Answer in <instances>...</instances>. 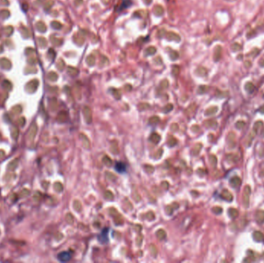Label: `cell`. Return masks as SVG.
Returning a JSON list of instances; mask_svg holds the SVG:
<instances>
[{"mask_svg": "<svg viewBox=\"0 0 264 263\" xmlns=\"http://www.w3.org/2000/svg\"><path fill=\"white\" fill-rule=\"evenodd\" d=\"M229 215L230 216L232 219L236 218L239 216V211L236 208H231L229 209Z\"/></svg>", "mask_w": 264, "mask_h": 263, "instance_id": "30bf717a", "label": "cell"}, {"mask_svg": "<svg viewBox=\"0 0 264 263\" xmlns=\"http://www.w3.org/2000/svg\"><path fill=\"white\" fill-rule=\"evenodd\" d=\"M262 126H263V121L258 120V121H256V122L255 123V124H254V126H253V130H256V132H257V130L260 129Z\"/></svg>", "mask_w": 264, "mask_h": 263, "instance_id": "d4e9b609", "label": "cell"}, {"mask_svg": "<svg viewBox=\"0 0 264 263\" xmlns=\"http://www.w3.org/2000/svg\"><path fill=\"white\" fill-rule=\"evenodd\" d=\"M107 228L104 229V231H103V232L101 233L100 236H99V238H101V240H100V241L102 242H103V239H104V242H106L107 241Z\"/></svg>", "mask_w": 264, "mask_h": 263, "instance_id": "cb8c5ba5", "label": "cell"}, {"mask_svg": "<svg viewBox=\"0 0 264 263\" xmlns=\"http://www.w3.org/2000/svg\"><path fill=\"white\" fill-rule=\"evenodd\" d=\"M228 138H229V142H234V141H235V138H236V135H235L234 133L231 132L230 134H229Z\"/></svg>", "mask_w": 264, "mask_h": 263, "instance_id": "836d02e7", "label": "cell"}, {"mask_svg": "<svg viewBox=\"0 0 264 263\" xmlns=\"http://www.w3.org/2000/svg\"><path fill=\"white\" fill-rule=\"evenodd\" d=\"M226 158L227 160H229V161L230 162H232V163H235L238 161L239 160V156L237 154H229L226 156Z\"/></svg>", "mask_w": 264, "mask_h": 263, "instance_id": "4fadbf2b", "label": "cell"}, {"mask_svg": "<svg viewBox=\"0 0 264 263\" xmlns=\"http://www.w3.org/2000/svg\"><path fill=\"white\" fill-rule=\"evenodd\" d=\"M253 238H254V240H255V241L259 242L264 241L263 233L260 231H256L255 232L253 233Z\"/></svg>", "mask_w": 264, "mask_h": 263, "instance_id": "ba28073f", "label": "cell"}, {"mask_svg": "<svg viewBox=\"0 0 264 263\" xmlns=\"http://www.w3.org/2000/svg\"><path fill=\"white\" fill-rule=\"evenodd\" d=\"M244 126H245V122L243 120H239L236 124V126L238 129H242Z\"/></svg>", "mask_w": 264, "mask_h": 263, "instance_id": "f546056e", "label": "cell"}, {"mask_svg": "<svg viewBox=\"0 0 264 263\" xmlns=\"http://www.w3.org/2000/svg\"><path fill=\"white\" fill-rule=\"evenodd\" d=\"M221 53H222V48L221 46H217L216 49V51H215V60H219L220 57H221Z\"/></svg>", "mask_w": 264, "mask_h": 263, "instance_id": "2e32d148", "label": "cell"}, {"mask_svg": "<svg viewBox=\"0 0 264 263\" xmlns=\"http://www.w3.org/2000/svg\"><path fill=\"white\" fill-rule=\"evenodd\" d=\"M103 163H104L105 165H107V166H110V164L112 163L111 160L109 157H107V156H104V158H103Z\"/></svg>", "mask_w": 264, "mask_h": 263, "instance_id": "484cf974", "label": "cell"}, {"mask_svg": "<svg viewBox=\"0 0 264 263\" xmlns=\"http://www.w3.org/2000/svg\"><path fill=\"white\" fill-rule=\"evenodd\" d=\"M142 236H141V235H139L138 237V238H137V244H138V245H139V246H141V243H142Z\"/></svg>", "mask_w": 264, "mask_h": 263, "instance_id": "8d00e7d4", "label": "cell"}, {"mask_svg": "<svg viewBox=\"0 0 264 263\" xmlns=\"http://www.w3.org/2000/svg\"><path fill=\"white\" fill-rule=\"evenodd\" d=\"M250 66H251V63H250V62H249V61H246V62H245V66L249 67Z\"/></svg>", "mask_w": 264, "mask_h": 263, "instance_id": "60d3db41", "label": "cell"}, {"mask_svg": "<svg viewBox=\"0 0 264 263\" xmlns=\"http://www.w3.org/2000/svg\"><path fill=\"white\" fill-rule=\"evenodd\" d=\"M241 49H242V46H241V44H239V42H234L231 46V50L233 52H237L239 50H240Z\"/></svg>", "mask_w": 264, "mask_h": 263, "instance_id": "ac0fdd59", "label": "cell"}, {"mask_svg": "<svg viewBox=\"0 0 264 263\" xmlns=\"http://www.w3.org/2000/svg\"><path fill=\"white\" fill-rule=\"evenodd\" d=\"M110 150L111 152L113 154H117V152H118V147H117V141H114L113 143H112L111 144V147H110Z\"/></svg>", "mask_w": 264, "mask_h": 263, "instance_id": "d6986e66", "label": "cell"}, {"mask_svg": "<svg viewBox=\"0 0 264 263\" xmlns=\"http://www.w3.org/2000/svg\"><path fill=\"white\" fill-rule=\"evenodd\" d=\"M162 187H163L165 189H168V188L169 187V184H168L167 181L162 182Z\"/></svg>", "mask_w": 264, "mask_h": 263, "instance_id": "ab89813d", "label": "cell"}, {"mask_svg": "<svg viewBox=\"0 0 264 263\" xmlns=\"http://www.w3.org/2000/svg\"><path fill=\"white\" fill-rule=\"evenodd\" d=\"M149 121H150L151 124L154 125V124H157L159 122V118L158 117V116H152V117L150 118Z\"/></svg>", "mask_w": 264, "mask_h": 263, "instance_id": "4316f807", "label": "cell"}, {"mask_svg": "<svg viewBox=\"0 0 264 263\" xmlns=\"http://www.w3.org/2000/svg\"><path fill=\"white\" fill-rule=\"evenodd\" d=\"M251 194V188L249 185H247L244 188L243 191V205L245 208H249V195Z\"/></svg>", "mask_w": 264, "mask_h": 263, "instance_id": "6da1fadb", "label": "cell"}, {"mask_svg": "<svg viewBox=\"0 0 264 263\" xmlns=\"http://www.w3.org/2000/svg\"><path fill=\"white\" fill-rule=\"evenodd\" d=\"M262 134H263V137H264V129H263V132H262Z\"/></svg>", "mask_w": 264, "mask_h": 263, "instance_id": "f6af8a7d", "label": "cell"}, {"mask_svg": "<svg viewBox=\"0 0 264 263\" xmlns=\"http://www.w3.org/2000/svg\"><path fill=\"white\" fill-rule=\"evenodd\" d=\"M212 211L215 214H216V215H219V214H221L222 212V208L220 207H214L212 208Z\"/></svg>", "mask_w": 264, "mask_h": 263, "instance_id": "4dcf8cb0", "label": "cell"}, {"mask_svg": "<svg viewBox=\"0 0 264 263\" xmlns=\"http://www.w3.org/2000/svg\"><path fill=\"white\" fill-rule=\"evenodd\" d=\"M202 149V144H196V146H195V148H194V150H193V153H194V154H195V155H196V154H198V153H199V151H200V150H201Z\"/></svg>", "mask_w": 264, "mask_h": 263, "instance_id": "f1b7e54d", "label": "cell"}, {"mask_svg": "<svg viewBox=\"0 0 264 263\" xmlns=\"http://www.w3.org/2000/svg\"><path fill=\"white\" fill-rule=\"evenodd\" d=\"M260 65H261L262 66H264V60H263L260 62Z\"/></svg>", "mask_w": 264, "mask_h": 263, "instance_id": "ee69618b", "label": "cell"}, {"mask_svg": "<svg viewBox=\"0 0 264 263\" xmlns=\"http://www.w3.org/2000/svg\"><path fill=\"white\" fill-rule=\"evenodd\" d=\"M105 174H106V177H107V178L108 179L109 181H116V179H117V177L115 176V175H114V174L113 173H111V172H109V171H107V172H106V173H105Z\"/></svg>", "mask_w": 264, "mask_h": 263, "instance_id": "44dd1931", "label": "cell"}, {"mask_svg": "<svg viewBox=\"0 0 264 263\" xmlns=\"http://www.w3.org/2000/svg\"><path fill=\"white\" fill-rule=\"evenodd\" d=\"M146 218H148L149 220H153V219H154L155 216H154V212H152V211L148 212V213L146 215Z\"/></svg>", "mask_w": 264, "mask_h": 263, "instance_id": "d6a6232c", "label": "cell"}, {"mask_svg": "<svg viewBox=\"0 0 264 263\" xmlns=\"http://www.w3.org/2000/svg\"><path fill=\"white\" fill-rule=\"evenodd\" d=\"M205 125L207 126V127H210V128H215L216 127L218 124L216 122V120H206V122L205 123Z\"/></svg>", "mask_w": 264, "mask_h": 263, "instance_id": "5bb4252c", "label": "cell"}, {"mask_svg": "<svg viewBox=\"0 0 264 263\" xmlns=\"http://www.w3.org/2000/svg\"><path fill=\"white\" fill-rule=\"evenodd\" d=\"M222 198L224 199V200L228 201H232L233 200V196L232 193L228 191V190L225 189L222 192Z\"/></svg>", "mask_w": 264, "mask_h": 263, "instance_id": "277c9868", "label": "cell"}, {"mask_svg": "<svg viewBox=\"0 0 264 263\" xmlns=\"http://www.w3.org/2000/svg\"><path fill=\"white\" fill-rule=\"evenodd\" d=\"M217 111H218L217 106H212V107L209 108L206 111H205V115L211 116V115H213V114H216Z\"/></svg>", "mask_w": 264, "mask_h": 263, "instance_id": "e0dca14e", "label": "cell"}, {"mask_svg": "<svg viewBox=\"0 0 264 263\" xmlns=\"http://www.w3.org/2000/svg\"><path fill=\"white\" fill-rule=\"evenodd\" d=\"M57 259L61 262H66L71 259V254L68 252H63L57 255Z\"/></svg>", "mask_w": 264, "mask_h": 263, "instance_id": "7a4b0ae2", "label": "cell"}, {"mask_svg": "<svg viewBox=\"0 0 264 263\" xmlns=\"http://www.w3.org/2000/svg\"><path fill=\"white\" fill-rule=\"evenodd\" d=\"M209 161L212 167H216L217 164V158L215 155H211L209 158Z\"/></svg>", "mask_w": 264, "mask_h": 263, "instance_id": "7402d4cb", "label": "cell"}, {"mask_svg": "<svg viewBox=\"0 0 264 263\" xmlns=\"http://www.w3.org/2000/svg\"><path fill=\"white\" fill-rule=\"evenodd\" d=\"M171 129H172V131L178 130V125L177 124H173L172 125V128H171Z\"/></svg>", "mask_w": 264, "mask_h": 263, "instance_id": "f35d334b", "label": "cell"}, {"mask_svg": "<svg viewBox=\"0 0 264 263\" xmlns=\"http://www.w3.org/2000/svg\"><path fill=\"white\" fill-rule=\"evenodd\" d=\"M263 259H264V252L263 253Z\"/></svg>", "mask_w": 264, "mask_h": 263, "instance_id": "bcb514c9", "label": "cell"}, {"mask_svg": "<svg viewBox=\"0 0 264 263\" xmlns=\"http://www.w3.org/2000/svg\"><path fill=\"white\" fill-rule=\"evenodd\" d=\"M171 139H172V140H169V141H168V144H169L171 146H173V145H175L176 143H177V140H176L175 138L171 137Z\"/></svg>", "mask_w": 264, "mask_h": 263, "instance_id": "d590c367", "label": "cell"}, {"mask_svg": "<svg viewBox=\"0 0 264 263\" xmlns=\"http://www.w3.org/2000/svg\"><path fill=\"white\" fill-rule=\"evenodd\" d=\"M256 220L257 223L263 224L264 222V211L263 210H259L256 213Z\"/></svg>", "mask_w": 264, "mask_h": 263, "instance_id": "52a82bcc", "label": "cell"}, {"mask_svg": "<svg viewBox=\"0 0 264 263\" xmlns=\"http://www.w3.org/2000/svg\"><path fill=\"white\" fill-rule=\"evenodd\" d=\"M172 211H173V208L171 206H168L166 208V212H167V214H168V215H171V214L172 213Z\"/></svg>", "mask_w": 264, "mask_h": 263, "instance_id": "74e56055", "label": "cell"}, {"mask_svg": "<svg viewBox=\"0 0 264 263\" xmlns=\"http://www.w3.org/2000/svg\"><path fill=\"white\" fill-rule=\"evenodd\" d=\"M144 169L146 170V171L148 173H152L154 171L153 166H151V165H149V164H146L144 166Z\"/></svg>", "mask_w": 264, "mask_h": 263, "instance_id": "1f68e13d", "label": "cell"}, {"mask_svg": "<svg viewBox=\"0 0 264 263\" xmlns=\"http://www.w3.org/2000/svg\"><path fill=\"white\" fill-rule=\"evenodd\" d=\"M241 182H242L241 179L236 176V177L232 178L230 180V185L234 188H239V186L241 185Z\"/></svg>", "mask_w": 264, "mask_h": 263, "instance_id": "8992f818", "label": "cell"}, {"mask_svg": "<svg viewBox=\"0 0 264 263\" xmlns=\"http://www.w3.org/2000/svg\"><path fill=\"white\" fill-rule=\"evenodd\" d=\"M115 169H116L117 171L122 173V172L125 171L126 166H125V164H124V163H122V162H117V163L116 164V165H115Z\"/></svg>", "mask_w": 264, "mask_h": 263, "instance_id": "9c48e42d", "label": "cell"}, {"mask_svg": "<svg viewBox=\"0 0 264 263\" xmlns=\"http://www.w3.org/2000/svg\"><path fill=\"white\" fill-rule=\"evenodd\" d=\"M245 89L248 93L251 94L254 91V90H255V86H254V84L252 82H248L245 85Z\"/></svg>", "mask_w": 264, "mask_h": 263, "instance_id": "7c38bea8", "label": "cell"}, {"mask_svg": "<svg viewBox=\"0 0 264 263\" xmlns=\"http://www.w3.org/2000/svg\"><path fill=\"white\" fill-rule=\"evenodd\" d=\"M84 117L87 120V123H91L92 121V113H91V110L90 107L88 106H85L84 109Z\"/></svg>", "mask_w": 264, "mask_h": 263, "instance_id": "3957f363", "label": "cell"}, {"mask_svg": "<svg viewBox=\"0 0 264 263\" xmlns=\"http://www.w3.org/2000/svg\"><path fill=\"white\" fill-rule=\"evenodd\" d=\"M74 208L76 209V211H80L82 209V205L79 201H74Z\"/></svg>", "mask_w": 264, "mask_h": 263, "instance_id": "83f0119b", "label": "cell"}, {"mask_svg": "<svg viewBox=\"0 0 264 263\" xmlns=\"http://www.w3.org/2000/svg\"><path fill=\"white\" fill-rule=\"evenodd\" d=\"M260 111L261 112V113L264 114V106H262V107L260 109Z\"/></svg>", "mask_w": 264, "mask_h": 263, "instance_id": "b9f144b4", "label": "cell"}, {"mask_svg": "<svg viewBox=\"0 0 264 263\" xmlns=\"http://www.w3.org/2000/svg\"><path fill=\"white\" fill-rule=\"evenodd\" d=\"M260 176H261V177H263V176H264V168L262 170V171L260 172Z\"/></svg>", "mask_w": 264, "mask_h": 263, "instance_id": "7bdbcfd3", "label": "cell"}, {"mask_svg": "<svg viewBox=\"0 0 264 263\" xmlns=\"http://www.w3.org/2000/svg\"><path fill=\"white\" fill-rule=\"evenodd\" d=\"M256 133H257L256 131L254 130H253V131H251V132H250V134H249V135L248 136V138H247V140H246V144H247V146H249V145L251 144L253 140L254 139L255 136L256 135Z\"/></svg>", "mask_w": 264, "mask_h": 263, "instance_id": "8fae6325", "label": "cell"}, {"mask_svg": "<svg viewBox=\"0 0 264 263\" xmlns=\"http://www.w3.org/2000/svg\"><path fill=\"white\" fill-rule=\"evenodd\" d=\"M150 139H151V140L152 141L153 143L158 144L159 141H160V140H161V137H160L159 134H156V133H154V134H152L151 135Z\"/></svg>", "mask_w": 264, "mask_h": 263, "instance_id": "9a60e30c", "label": "cell"}, {"mask_svg": "<svg viewBox=\"0 0 264 263\" xmlns=\"http://www.w3.org/2000/svg\"><path fill=\"white\" fill-rule=\"evenodd\" d=\"M104 198L107 200H113L114 198V194L110 191H107L104 193Z\"/></svg>", "mask_w": 264, "mask_h": 263, "instance_id": "603a6c76", "label": "cell"}, {"mask_svg": "<svg viewBox=\"0 0 264 263\" xmlns=\"http://www.w3.org/2000/svg\"><path fill=\"white\" fill-rule=\"evenodd\" d=\"M80 137L82 139V141H83V145H84V147L86 148V149H89L90 147V140L89 139H88V137H87V136L84 134L81 133L80 134Z\"/></svg>", "mask_w": 264, "mask_h": 263, "instance_id": "5b68a950", "label": "cell"}, {"mask_svg": "<svg viewBox=\"0 0 264 263\" xmlns=\"http://www.w3.org/2000/svg\"><path fill=\"white\" fill-rule=\"evenodd\" d=\"M228 1H234V0H228Z\"/></svg>", "mask_w": 264, "mask_h": 263, "instance_id": "7dc6e473", "label": "cell"}, {"mask_svg": "<svg viewBox=\"0 0 264 263\" xmlns=\"http://www.w3.org/2000/svg\"><path fill=\"white\" fill-rule=\"evenodd\" d=\"M157 236L160 240H162L166 237V232L162 229H159L157 231Z\"/></svg>", "mask_w": 264, "mask_h": 263, "instance_id": "ffe728a7", "label": "cell"}, {"mask_svg": "<svg viewBox=\"0 0 264 263\" xmlns=\"http://www.w3.org/2000/svg\"><path fill=\"white\" fill-rule=\"evenodd\" d=\"M150 248H151V250H152V255H153L154 256H155V255H156V254H157V253H158V252H157V248H156V247H155L154 245H151Z\"/></svg>", "mask_w": 264, "mask_h": 263, "instance_id": "e575fe53", "label": "cell"}]
</instances>
